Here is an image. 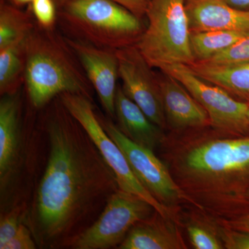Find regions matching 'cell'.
<instances>
[{
	"mask_svg": "<svg viewBox=\"0 0 249 249\" xmlns=\"http://www.w3.org/2000/svg\"><path fill=\"white\" fill-rule=\"evenodd\" d=\"M45 108L49 157L31 208L29 229L40 247H71L120 188L89 134L60 97Z\"/></svg>",
	"mask_w": 249,
	"mask_h": 249,
	"instance_id": "cell-1",
	"label": "cell"
},
{
	"mask_svg": "<svg viewBox=\"0 0 249 249\" xmlns=\"http://www.w3.org/2000/svg\"><path fill=\"white\" fill-rule=\"evenodd\" d=\"M173 165L177 183L201 209L249 213V135L195 142Z\"/></svg>",
	"mask_w": 249,
	"mask_h": 249,
	"instance_id": "cell-2",
	"label": "cell"
},
{
	"mask_svg": "<svg viewBox=\"0 0 249 249\" xmlns=\"http://www.w3.org/2000/svg\"><path fill=\"white\" fill-rule=\"evenodd\" d=\"M26 94L33 109L40 110L62 93L93 100V89L66 37L55 29L36 24L27 40Z\"/></svg>",
	"mask_w": 249,
	"mask_h": 249,
	"instance_id": "cell-3",
	"label": "cell"
},
{
	"mask_svg": "<svg viewBox=\"0 0 249 249\" xmlns=\"http://www.w3.org/2000/svg\"><path fill=\"white\" fill-rule=\"evenodd\" d=\"M58 22L67 37L115 50L137 45L146 28L113 0H67L58 9Z\"/></svg>",
	"mask_w": 249,
	"mask_h": 249,
	"instance_id": "cell-4",
	"label": "cell"
},
{
	"mask_svg": "<svg viewBox=\"0 0 249 249\" xmlns=\"http://www.w3.org/2000/svg\"><path fill=\"white\" fill-rule=\"evenodd\" d=\"M146 17L147 27L136 46L152 68L196 62L186 0H151Z\"/></svg>",
	"mask_w": 249,
	"mask_h": 249,
	"instance_id": "cell-5",
	"label": "cell"
},
{
	"mask_svg": "<svg viewBox=\"0 0 249 249\" xmlns=\"http://www.w3.org/2000/svg\"><path fill=\"white\" fill-rule=\"evenodd\" d=\"M62 103L72 115L79 121L94 142L103 158L112 170L119 188L145 199L157 212L167 219L178 222L176 213L155 199L136 178L128 162L98 119L92 100L83 95L65 93L59 96Z\"/></svg>",
	"mask_w": 249,
	"mask_h": 249,
	"instance_id": "cell-6",
	"label": "cell"
},
{
	"mask_svg": "<svg viewBox=\"0 0 249 249\" xmlns=\"http://www.w3.org/2000/svg\"><path fill=\"white\" fill-rule=\"evenodd\" d=\"M98 119L108 135L120 147L136 178L155 199L172 209L183 201L202 209L177 183L168 167L155 152L131 141L109 119L98 116Z\"/></svg>",
	"mask_w": 249,
	"mask_h": 249,
	"instance_id": "cell-7",
	"label": "cell"
},
{
	"mask_svg": "<svg viewBox=\"0 0 249 249\" xmlns=\"http://www.w3.org/2000/svg\"><path fill=\"white\" fill-rule=\"evenodd\" d=\"M155 211L151 204L140 196L118 190L109 198L99 217L73 241L70 248L119 247L137 223L150 217Z\"/></svg>",
	"mask_w": 249,
	"mask_h": 249,
	"instance_id": "cell-8",
	"label": "cell"
},
{
	"mask_svg": "<svg viewBox=\"0 0 249 249\" xmlns=\"http://www.w3.org/2000/svg\"><path fill=\"white\" fill-rule=\"evenodd\" d=\"M160 70L178 80L191 93L207 111L213 128L237 137L249 135V105L232 97L220 87L202 79L188 65L174 64Z\"/></svg>",
	"mask_w": 249,
	"mask_h": 249,
	"instance_id": "cell-9",
	"label": "cell"
},
{
	"mask_svg": "<svg viewBox=\"0 0 249 249\" xmlns=\"http://www.w3.org/2000/svg\"><path fill=\"white\" fill-rule=\"evenodd\" d=\"M116 54L124 93L154 124L164 130L168 125L158 76L137 46L117 49Z\"/></svg>",
	"mask_w": 249,
	"mask_h": 249,
	"instance_id": "cell-10",
	"label": "cell"
},
{
	"mask_svg": "<svg viewBox=\"0 0 249 249\" xmlns=\"http://www.w3.org/2000/svg\"><path fill=\"white\" fill-rule=\"evenodd\" d=\"M21 90L3 95L0 100V191L1 205L7 199L20 173L25 155Z\"/></svg>",
	"mask_w": 249,
	"mask_h": 249,
	"instance_id": "cell-11",
	"label": "cell"
},
{
	"mask_svg": "<svg viewBox=\"0 0 249 249\" xmlns=\"http://www.w3.org/2000/svg\"><path fill=\"white\" fill-rule=\"evenodd\" d=\"M65 37L97 93L103 109L111 118L115 117L116 81L119 77L116 50Z\"/></svg>",
	"mask_w": 249,
	"mask_h": 249,
	"instance_id": "cell-12",
	"label": "cell"
},
{
	"mask_svg": "<svg viewBox=\"0 0 249 249\" xmlns=\"http://www.w3.org/2000/svg\"><path fill=\"white\" fill-rule=\"evenodd\" d=\"M158 79L167 125L174 130L211 125L207 111L178 80L164 73Z\"/></svg>",
	"mask_w": 249,
	"mask_h": 249,
	"instance_id": "cell-13",
	"label": "cell"
},
{
	"mask_svg": "<svg viewBox=\"0 0 249 249\" xmlns=\"http://www.w3.org/2000/svg\"><path fill=\"white\" fill-rule=\"evenodd\" d=\"M191 31L232 30L249 33V11L225 0H186Z\"/></svg>",
	"mask_w": 249,
	"mask_h": 249,
	"instance_id": "cell-14",
	"label": "cell"
},
{
	"mask_svg": "<svg viewBox=\"0 0 249 249\" xmlns=\"http://www.w3.org/2000/svg\"><path fill=\"white\" fill-rule=\"evenodd\" d=\"M115 118L121 132L138 145L155 152L164 143L163 129L154 124L142 109L126 96L121 86H118L116 90Z\"/></svg>",
	"mask_w": 249,
	"mask_h": 249,
	"instance_id": "cell-15",
	"label": "cell"
},
{
	"mask_svg": "<svg viewBox=\"0 0 249 249\" xmlns=\"http://www.w3.org/2000/svg\"><path fill=\"white\" fill-rule=\"evenodd\" d=\"M157 211L129 230L119 249H187L176 225Z\"/></svg>",
	"mask_w": 249,
	"mask_h": 249,
	"instance_id": "cell-16",
	"label": "cell"
},
{
	"mask_svg": "<svg viewBox=\"0 0 249 249\" xmlns=\"http://www.w3.org/2000/svg\"><path fill=\"white\" fill-rule=\"evenodd\" d=\"M188 66L202 79L220 87L232 97L249 105V63L216 66L196 61Z\"/></svg>",
	"mask_w": 249,
	"mask_h": 249,
	"instance_id": "cell-17",
	"label": "cell"
},
{
	"mask_svg": "<svg viewBox=\"0 0 249 249\" xmlns=\"http://www.w3.org/2000/svg\"><path fill=\"white\" fill-rule=\"evenodd\" d=\"M27 37L0 50L1 96L17 93L24 84Z\"/></svg>",
	"mask_w": 249,
	"mask_h": 249,
	"instance_id": "cell-18",
	"label": "cell"
},
{
	"mask_svg": "<svg viewBox=\"0 0 249 249\" xmlns=\"http://www.w3.org/2000/svg\"><path fill=\"white\" fill-rule=\"evenodd\" d=\"M35 27V20L29 11L24 12L19 7L1 0L0 50L27 37Z\"/></svg>",
	"mask_w": 249,
	"mask_h": 249,
	"instance_id": "cell-19",
	"label": "cell"
},
{
	"mask_svg": "<svg viewBox=\"0 0 249 249\" xmlns=\"http://www.w3.org/2000/svg\"><path fill=\"white\" fill-rule=\"evenodd\" d=\"M249 34L232 30L191 31V49L196 61L209 60Z\"/></svg>",
	"mask_w": 249,
	"mask_h": 249,
	"instance_id": "cell-20",
	"label": "cell"
},
{
	"mask_svg": "<svg viewBox=\"0 0 249 249\" xmlns=\"http://www.w3.org/2000/svg\"><path fill=\"white\" fill-rule=\"evenodd\" d=\"M201 62L216 66H232L249 63V34L229 48Z\"/></svg>",
	"mask_w": 249,
	"mask_h": 249,
	"instance_id": "cell-21",
	"label": "cell"
},
{
	"mask_svg": "<svg viewBox=\"0 0 249 249\" xmlns=\"http://www.w3.org/2000/svg\"><path fill=\"white\" fill-rule=\"evenodd\" d=\"M191 245L196 249H222L224 246L217 230L198 222L191 223L187 227Z\"/></svg>",
	"mask_w": 249,
	"mask_h": 249,
	"instance_id": "cell-22",
	"label": "cell"
},
{
	"mask_svg": "<svg viewBox=\"0 0 249 249\" xmlns=\"http://www.w3.org/2000/svg\"><path fill=\"white\" fill-rule=\"evenodd\" d=\"M28 11L38 27L47 30L55 29L58 22V7L54 0H33Z\"/></svg>",
	"mask_w": 249,
	"mask_h": 249,
	"instance_id": "cell-23",
	"label": "cell"
},
{
	"mask_svg": "<svg viewBox=\"0 0 249 249\" xmlns=\"http://www.w3.org/2000/svg\"><path fill=\"white\" fill-rule=\"evenodd\" d=\"M22 206L18 205L1 214L0 221V248L16 235L20 227Z\"/></svg>",
	"mask_w": 249,
	"mask_h": 249,
	"instance_id": "cell-24",
	"label": "cell"
},
{
	"mask_svg": "<svg viewBox=\"0 0 249 249\" xmlns=\"http://www.w3.org/2000/svg\"><path fill=\"white\" fill-rule=\"evenodd\" d=\"M224 249H249V232L237 230L221 224L217 229Z\"/></svg>",
	"mask_w": 249,
	"mask_h": 249,
	"instance_id": "cell-25",
	"label": "cell"
},
{
	"mask_svg": "<svg viewBox=\"0 0 249 249\" xmlns=\"http://www.w3.org/2000/svg\"><path fill=\"white\" fill-rule=\"evenodd\" d=\"M37 248L35 239L31 229L21 224L16 235L0 249H35Z\"/></svg>",
	"mask_w": 249,
	"mask_h": 249,
	"instance_id": "cell-26",
	"label": "cell"
},
{
	"mask_svg": "<svg viewBox=\"0 0 249 249\" xmlns=\"http://www.w3.org/2000/svg\"><path fill=\"white\" fill-rule=\"evenodd\" d=\"M67 0H54L58 9ZM130 11L140 19L146 16L147 9L151 0H113Z\"/></svg>",
	"mask_w": 249,
	"mask_h": 249,
	"instance_id": "cell-27",
	"label": "cell"
},
{
	"mask_svg": "<svg viewBox=\"0 0 249 249\" xmlns=\"http://www.w3.org/2000/svg\"><path fill=\"white\" fill-rule=\"evenodd\" d=\"M219 224L226 227L249 232V212L231 217V219H220Z\"/></svg>",
	"mask_w": 249,
	"mask_h": 249,
	"instance_id": "cell-28",
	"label": "cell"
},
{
	"mask_svg": "<svg viewBox=\"0 0 249 249\" xmlns=\"http://www.w3.org/2000/svg\"><path fill=\"white\" fill-rule=\"evenodd\" d=\"M225 1L230 6L235 9L249 11V0H225Z\"/></svg>",
	"mask_w": 249,
	"mask_h": 249,
	"instance_id": "cell-29",
	"label": "cell"
},
{
	"mask_svg": "<svg viewBox=\"0 0 249 249\" xmlns=\"http://www.w3.org/2000/svg\"><path fill=\"white\" fill-rule=\"evenodd\" d=\"M33 0H9V2L17 7H21L24 5L30 4Z\"/></svg>",
	"mask_w": 249,
	"mask_h": 249,
	"instance_id": "cell-30",
	"label": "cell"
},
{
	"mask_svg": "<svg viewBox=\"0 0 249 249\" xmlns=\"http://www.w3.org/2000/svg\"><path fill=\"white\" fill-rule=\"evenodd\" d=\"M245 199L246 204H247V207H248L249 211V188L248 191H247V193H245Z\"/></svg>",
	"mask_w": 249,
	"mask_h": 249,
	"instance_id": "cell-31",
	"label": "cell"
},
{
	"mask_svg": "<svg viewBox=\"0 0 249 249\" xmlns=\"http://www.w3.org/2000/svg\"><path fill=\"white\" fill-rule=\"evenodd\" d=\"M247 125H248V132L249 135V107L248 111H247Z\"/></svg>",
	"mask_w": 249,
	"mask_h": 249,
	"instance_id": "cell-32",
	"label": "cell"
}]
</instances>
